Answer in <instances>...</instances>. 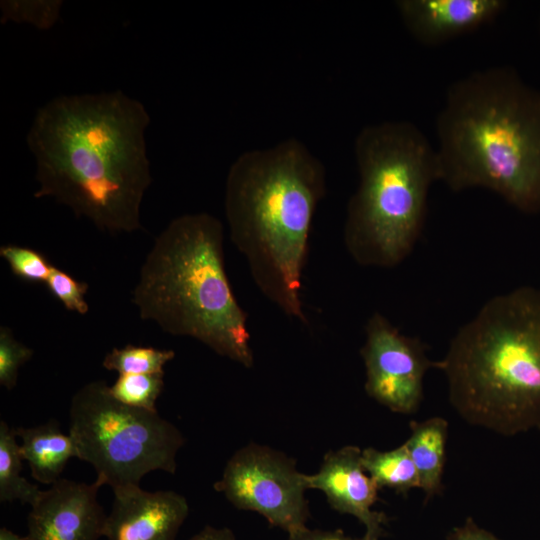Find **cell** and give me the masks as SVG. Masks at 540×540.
<instances>
[{
  "label": "cell",
  "mask_w": 540,
  "mask_h": 540,
  "mask_svg": "<svg viewBox=\"0 0 540 540\" xmlns=\"http://www.w3.org/2000/svg\"><path fill=\"white\" fill-rule=\"evenodd\" d=\"M145 106L120 90L62 95L40 107L26 142L36 164V198L51 197L109 233L142 229L152 182Z\"/></svg>",
  "instance_id": "obj_1"
},
{
  "label": "cell",
  "mask_w": 540,
  "mask_h": 540,
  "mask_svg": "<svg viewBox=\"0 0 540 540\" xmlns=\"http://www.w3.org/2000/svg\"><path fill=\"white\" fill-rule=\"evenodd\" d=\"M325 194L323 163L296 138L240 154L226 178L232 242L259 290L301 322H306L301 286L311 224Z\"/></svg>",
  "instance_id": "obj_2"
},
{
  "label": "cell",
  "mask_w": 540,
  "mask_h": 540,
  "mask_svg": "<svg viewBox=\"0 0 540 540\" xmlns=\"http://www.w3.org/2000/svg\"><path fill=\"white\" fill-rule=\"evenodd\" d=\"M439 181L490 190L525 211L540 208V99L505 68L448 87L437 116Z\"/></svg>",
  "instance_id": "obj_3"
},
{
  "label": "cell",
  "mask_w": 540,
  "mask_h": 540,
  "mask_svg": "<svg viewBox=\"0 0 540 540\" xmlns=\"http://www.w3.org/2000/svg\"><path fill=\"white\" fill-rule=\"evenodd\" d=\"M435 367L468 424L503 436L540 430V290L524 286L489 299Z\"/></svg>",
  "instance_id": "obj_4"
},
{
  "label": "cell",
  "mask_w": 540,
  "mask_h": 540,
  "mask_svg": "<svg viewBox=\"0 0 540 540\" xmlns=\"http://www.w3.org/2000/svg\"><path fill=\"white\" fill-rule=\"evenodd\" d=\"M224 227L206 213L183 214L156 237L132 291L140 318L194 338L246 368L254 365L247 315L224 263Z\"/></svg>",
  "instance_id": "obj_5"
},
{
  "label": "cell",
  "mask_w": 540,
  "mask_h": 540,
  "mask_svg": "<svg viewBox=\"0 0 540 540\" xmlns=\"http://www.w3.org/2000/svg\"><path fill=\"white\" fill-rule=\"evenodd\" d=\"M354 153L359 185L347 205L345 247L359 265L395 267L422 233L428 192L439 181L436 148L413 123L384 121L358 133Z\"/></svg>",
  "instance_id": "obj_6"
},
{
  "label": "cell",
  "mask_w": 540,
  "mask_h": 540,
  "mask_svg": "<svg viewBox=\"0 0 540 540\" xmlns=\"http://www.w3.org/2000/svg\"><path fill=\"white\" fill-rule=\"evenodd\" d=\"M68 433L77 458L94 468L95 482L113 490L140 486L152 471L174 474L185 441L180 430L157 411L116 400L104 380L91 381L73 395Z\"/></svg>",
  "instance_id": "obj_7"
},
{
  "label": "cell",
  "mask_w": 540,
  "mask_h": 540,
  "mask_svg": "<svg viewBox=\"0 0 540 540\" xmlns=\"http://www.w3.org/2000/svg\"><path fill=\"white\" fill-rule=\"evenodd\" d=\"M305 475L284 453L250 443L231 456L214 489L237 509L259 513L290 536L308 528Z\"/></svg>",
  "instance_id": "obj_8"
},
{
  "label": "cell",
  "mask_w": 540,
  "mask_h": 540,
  "mask_svg": "<svg viewBox=\"0 0 540 540\" xmlns=\"http://www.w3.org/2000/svg\"><path fill=\"white\" fill-rule=\"evenodd\" d=\"M360 353L368 396L395 413L417 411L423 399L425 374L435 367L424 343L403 334L383 314L374 312L365 325Z\"/></svg>",
  "instance_id": "obj_9"
},
{
  "label": "cell",
  "mask_w": 540,
  "mask_h": 540,
  "mask_svg": "<svg viewBox=\"0 0 540 540\" xmlns=\"http://www.w3.org/2000/svg\"><path fill=\"white\" fill-rule=\"evenodd\" d=\"M100 486L59 479L31 506L25 540H98L107 515L97 500Z\"/></svg>",
  "instance_id": "obj_10"
},
{
  "label": "cell",
  "mask_w": 540,
  "mask_h": 540,
  "mask_svg": "<svg viewBox=\"0 0 540 540\" xmlns=\"http://www.w3.org/2000/svg\"><path fill=\"white\" fill-rule=\"evenodd\" d=\"M361 453L353 445L329 451L319 470L305 475L306 484L308 489L323 492L332 509L357 518L365 526V538L379 540L388 519L372 508L379 488L364 470Z\"/></svg>",
  "instance_id": "obj_11"
},
{
  "label": "cell",
  "mask_w": 540,
  "mask_h": 540,
  "mask_svg": "<svg viewBox=\"0 0 540 540\" xmlns=\"http://www.w3.org/2000/svg\"><path fill=\"white\" fill-rule=\"evenodd\" d=\"M107 515V540H176L188 516L186 498L174 491L149 492L140 486L113 490Z\"/></svg>",
  "instance_id": "obj_12"
},
{
  "label": "cell",
  "mask_w": 540,
  "mask_h": 540,
  "mask_svg": "<svg viewBox=\"0 0 540 540\" xmlns=\"http://www.w3.org/2000/svg\"><path fill=\"white\" fill-rule=\"evenodd\" d=\"M504 0H398V14L414 39L434 46L494 21Z\"/></svg>",
  "instance_id": "obj_13"
},
{
  "label": "cell",
  "mask_w": 540,
  "mask_h": 540,
  "mask_svg": "<svg viewBox=\"0 0 540 540\" xmlns=\"http://www.w3.org/2000/svg\"><path fill=\"white\" fill-rule=\"evenodd\" d=\"M16 435L22 441L21 456L28 462L32 477L40 483L57 482L68 461L77 458L72 437L63 433L55 420L35 427H18Z\"/></svg>",
  "instance_id": "obj_14"
},
{
  "label": "cell",
  "mask_w": 540,
  "mask_h": 540,
  "mask_svg": "<svg viewBox=\"0 0 540 540\" xmlns=\"http://www.w3.org/2000/svg\"><path fill=\"white\" fill-rule=\"evenodd\" d=\"M410 431L404 444L418 471L420 488L430 498L442 489L448 422L442 417L411 421Z\"/></svg>",
  "instance_id": "obj_15"
},
{
  "label": "cell",
  "mask_w": 540,
  "mask_h": 540,
  "mask_svg": "<svg viewBox=\"0 0 540 540\" xmlns=\"http://www.w3.org/2000/svg\"><path fill=\"white\" fill-rule=\"evenodd\" d=\"M361 460L364 470L379 489L390 488L405 494L420 488L418 471L405 444L389 451L365 448Z\"/></svg>",
  "instance_id": "obj_16"
},
{
  "label": "cell",
  "mask_w": 540,
  "mask_h": 540,
  "mask_svg": "<svg viewBox=\"0 0 540 540\" xmlns=\"http://www.w3.org/2000/svg\"><path fill=\"white\" fill-rule=\"evenodd\" d=\"M16 428L5 421L0 422V501H20L32 506L40 497L42 490L23 476L22 456L17 443Z\"/></svg>",
  "instance_id": "obj_17"
},
{
  "label": "cell",
  "mask_w": 540,
  "mask_h": 540,
  "mask_svg": "<svg viewBox=\"0 0 540 540\" xmlns=\"http://www.w3.org/2000/svg\"><path fill=\"white\" fill-rule=\"evenodd\" d=\"M174 357L173 350L129 344L123 348H113L105 355L102 365L119 375L158 374L165 373V365Z\"/></svg>",
  "instance_id": "obj_18"
},
{
  "label": "cell",
  "mask_w": 540,
  "mask_h": 540,
  "mask_svg": "<svg viewBox=\"0 0 540 540\" xmlns=\"http://www.w3.org/2000/svg\"><path fill=\"white\" fill-rule=\"evenodd\" d=\"M164 374H125L109 386L119 402L137 409L157 411L156 401L164 388Z\"/></svg>",
  "instance_id": "obj_19"
},
{
  "label": "cell",
  "mask_w": 540,
  "mask_h": 540,
  "mask_svg": "<svg viewBox=\"0 0 540 540\" xmlns=\"http://www.w3.org/2000/svg\"><path fill=\"white\" fill-rule=\"evenodd\" d=\"M62 7L61 0H4L0 2V20L2 24H30L49 30L60 20Z\"/></svg>",
  "instance_id": "obj_20"
},
{
  "label": "cell",
  "mask_w": 540,
  "mask_h": 540,
  "mask_svg": "<svg viewBox=\"0 0 540 540\" xmlns=\"http://www.w3.org/2000/svg\"><path fill=\"white\" fill-rule=\"evenodd\" d=\"M0 256L6 260L11 272L26 282L46 283L54 266L43 253L29 247L3 245Z\"/></svg>",
  "instance_id": "obj_21"
},
{
  "label": "cell",
  "mask_w": 540,
  "mask_h": 540,
  "mask_svg": "<svg viewBox=\"0 0 540 540\" xmlns=\"http://www.w3.org/2000/svg\"><path fill=\"white\" fill-rule=\"evenodd\" d=\"M34 351L19 342L7 326L0 327V385L12 390L20 367L31 359Z\"/></svg>",
  "instance_id": "obj_22"
},
{
  "label": "cell",
  "mask_w": 540,
  "mask_h": 540,
  "mask_svg": "<svg viewBox=\"0 0 540 540\" xmlns=\"http://www.w3.org/2000/svg\"><path fill=\"white\" fill-rule=\"evenodd\" d=\"M49 292L58 299L69 311L85 315L89 311V305L85 299L89 285L79 282L70 274L53 266L46 281Z\"/></svg>",
  "instance_id": "obj_23"
},
{
  "label": "cell",
  "mask_w": 540,
  "mask_h": 540,
  "mask_svg": "<svg viewBox=\"0 0 540 540\" xmlns=\"http://www.w3.org/2000/svg\"><path fill=\"white\" fill-rule=\"evenodd\" d=\"M447 540H500L494 534L479 527L472 518L453 529Z\"/></svg>",
  "instance_id": "obj_24"
},
{
  "label": "cell",
  "mask_w": 540,
  "mask_h": 540,
  "mask_svg": "<svg viewBox=\"0 0 540 540\" xmlns=\"http://www.w3.org/2000/svg\"><path fill=\"white\" fill-rule=\"evenodd\" d=\"M288 540H355L354 538H351L347 536L342 530H321V529H314L311 530L309 528L296 533L294 535H290Z\"/></svg>",
  "instance_id": "obj_25"
},
{
  "label": "cell",
  "mask_w": 540,
  "mask_h": 540,
  "mask_svg": "<svg viewBox=\"0 0 540 540\" xmlns=\"http://www.w3.org/2000/svg\"><path fill=\"white\" fill-rule=\"evenodd\" d=\"M190 540H237L233 532L228 528L204 527Z\"/></svg>",
  "instance_id": "obj_26"
},
{
  "label": "cell",
  "mask_w": 540,
  "mask_h": 540,
  "mask_svg": "<svg viewBox=\"0 0 540 540\" xmlns=\"http://www.w3.org/2000/svg\"><path fill=\"white\" fill-rule=\"evenodd\" d=\"M0 540H25V537L17 535L6 527H1Z\"/></svg>",
  "instance_id": "obj_27"
},
{
  "label": "cell",
  "mask_w": 540,
  "mask_h": 540,
  "mask_svg": "<svg viewBox=\"0 0 540 540\" xmlns=\"http://www.w3.org/2000/svg\"><path fill=\"white\" fill-rule=\"evenodd\" d=\"M355 540H369L367 538H365L364 536L362 538H358V539H355Z\"/></svg>",
  "instance_id": "obj_28"
}]
</instances>
